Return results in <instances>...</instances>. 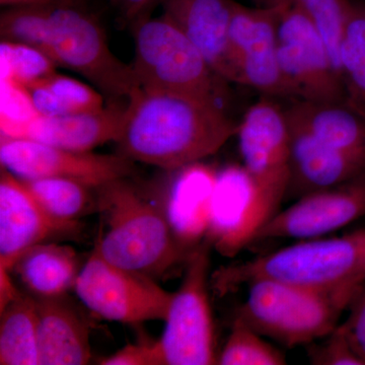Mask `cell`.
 <instances>
[{
    "label": "cell",
    "mask_w": 365,
    "mask_h": 365,
    "mask_svg": "<svg viewBox=\"0 0 365 365\" xmlns=\"http://www.w3.org/2000/svg\"><path fill=\"white\" fill-rule=\"evenodd\" d=\"M127 100L119 153L169 172L215 155L239 128L223 106L201 98L138 88Z\"/></svg>",
    "instance_id": "obj_1"
},
{
    "label": "cell",
    "mask_w": 365,
    "mask_h": 365,
    "mask_svg": "<svg viewBox=\"0 0 365 365\" xmlns=\"http://www.w3.org/2000/svg\"><path fill=\"white\" fill-rule=\"evenodd\" d=\"M260 278L321 292L362 287L365 228L340 237L300 240L251 260L223 266L212 274L210 284L225 295Z\"/></svg>",
    "instance_id": "obj_2"
},
{
    "label": "cell",
    "mask_w": 365,
    "mask_h": 365,
    "mask_svg": "<svg viewBox=\"0 0 365 365\" xmlns=\"http://www.w3.org/2000/svg\"><path fill=\"white\" fill-rule=\"evenodd\" d=\"M97 190V208L103 218L95 245L110 263L153 278L162 277L186 262L165 210L144 198L126 180Z\"/></svg>",
    "instance_id": "obj_3"
},
{
    "label": "cell",
    "mask_w": 365,
    "mask_h": 365,
    "mask_svg": "<svg viewBox=\"0 0 365 365\" xmlns=\"http://www.w3.org/2000/svg\"><path fill=\"white\" fill-rule=\"evenodd\" d=\"M235 316L287 347L309 345L333 332L360 288L321 290L260 278L251 281Z\"/></svg>",
    "instance_id": "obj_4"
},
{
    "label": "cell",
    "mask_w": 365,
    "mask_h": 365,
    "mask_svg": "<svg viewBox=\"0 0 365 365\" xmlns=\"http://www.w3.org/2000/svg\"><path fill=\"white\" fill-rule=\"evenodd\" d=\"M133 63L139 88L225 105V79L176 25L162 16L134 24Z\"/></svg>",
    "instance_id": "obj_5"
},
{
    "label": "cell",
    "mask_w": 365,
    "mask_h": 365,
    "mask_svg": "<svg viewBox=\"0 0 365 365\" xmlns=\"http://www.w3.org/2000/svg\"><path fill=\"white\" fill-rule=\"evenodd\" d=\"M38 49L57 66L85 76L109 97L128 98L139 88L132 66L115 56L102 26L76 4H48Z\"/></svg>",
    "instance_id": "obj_6"
},
{
    "label": "cell",
    "mask_w": 365,
    "mask_h": 365,
    "mask_svg": "<svg viewBox=\"0 0 365 365\" xmlns=\"http://www.w3.org/2000/svg\"><path fill=\"white\" fill-rule=\"evenodd\" d=\"M210 249L205 240L184 263V278L173 294L165 330L158 341L163 365L217 364L209 299Z\"/></svg>",
    "instance_id": "obj_7"
},
{
    "label": "cell",
    "mask_w": 365,
    "mask_h": 365,
    "mask_svg": "<svg viewBox=\"0 0 365 365\" xmlns=\"http://www.w3.org/2000/svg\"><path fill=\"white\" fill-rule=\"evenodd\" d=\"M74 290L91 313L127 325L165 322L173 299L172 292L155 278L106 260L96 245L79 271Z\"/></svg>",
    "instance_id": "obj_8"
},
{
    "label": "cell",
    "mask_w": 365,
    "mask_h": 365,
    "mask_svg": "<svg viewBox=\"0 0 365 365\" xmlns=\"http://www.w3.org/2000/svg\"><path fill=\"white\" fill-rule=\"evenodd\" d=\"M277 35L278 62L289 98L317 103L346 101L344 81L325 42L292 2L281 7Z\"/></svg>",
    "instance_id": "obj_9"
},
{
    "label": "cell",
    "mask_w": 365,
    "mask_h": 365,
    "mask_svg": "<svg viewBox=\"0 0 365 365\" xmlns=\"http://www.w3.org/2000/svg\"><path fill=\"white\" fill-rule=\"evenodd\" d=\"M237 136L242 165L260 192L267 223L280 210L289 182L290 139L284 108L269 97L262 98L244 115Z\"/></svg>",
    "instance_id": "obj_10"
},
{
    "label": "cell",
    "mask_w": 365,
    "mask_h": 365,
    "mask_svg": "<svg viewBox=\"0 0 365 365\" xmlns=\"http://www.w3.org/2000/svg\"><path fill=\"white\" fill-rule=\"evenodd\" d=\"M1 167L21 180L63 178L90 188L126 179L134 162L119 155L73 151L26 138L0 137Z\"/></svg>",
    "instance_id": "obj_11"
},
{
    "label": "cell",
    "mask_w": 365,
    "mask_h": 365,
    "mask_svg": "<svg viewBox=\"0 0 365 365\" xmlns=\"http://www.w3.org/2000/svg\"><path fill=\"white\" fill-rule=\"evenodd\" d=\"M365 216V170L350 179L314 192L278 211L254 242L324 237Z\"/></svg>",
    "instance_id": "obj_12"
},
{
    "label": "cell",
    "mask_w": 365,
    "mask_h": 365,
    "mask_svg": "<svg viewBox=\"0 0 365 365\" xmlns=\"http://www.w3.org/2000/svg\"><path fill=\"white\" fill-rule=\"evenodd\" d=\"M282 6L251 9L235 2L230 21V46L241 85L269 98H289L278 62L277 29Z\"/></svg>",
    "instance_id": "obj_13"
},
{
    "label": "cell",
    "mask_w": 365,
    "mask_h": 365,
    "mask_svg": "<svg viewBox=\"0 0 365 365\" xmlns=\"http://www.w3.org/2000/svg\"><path fill=\"white\" fill-rule=\"evenodd\" d=\"M265 222L260 192L244 165L218 170L205 239L211 248L232 258L254 242Z\"/></svg>",
    "instance_id": "obj_14"
},
{
    "label": "cell",
    "mask_w": 365,
    "mask_h": 365,
    "mask_svg": "<svg viewBox=\"0 0 365 365\" xmlns=\"http://www.w3.org/2000/svg\"><path fill=\"white\" fill-rule=\"evenodd\" d=\"M79 222L50 215L20 178L0 170V269L11 271L26 250L56 237L76 234Z\"/></svg>",
    "instance_id": "obj_15"
},
{
    "label": "cell",
    "mask_w": 365,
    "mask_h": 365,
    "mask_svg": "<svg viewBox=\"0 0 365 365\" xmlns=\"http://www.w3.org/2000/svg\"><path fill=\"white\" fill-rule=\"evenodd\" d=\"M163 16L182 31L202 53L217 76L240 83L230 40L234 0H160Z\"/></svg>",
    "instance_id": "obj_16"
},
{
    "label": "cell",
    "mask_w": 365,
    "mask_h": 365,
    "mask_svg": "<svg viewBox=\"0 0 365 365\" xmlns=\"http://www.w3.org/2000/svg\"><path fill=\"white\" fill-rule=\"evenodd\" d=\"M173 173L163 207L177 242L190 254L207 235L217 170L197 162Z\"/></svg>",
    "instance_id": "obj_17"
},
{
    "label": "cell",
    "mask_w": 365,
    "mask_h": 365,
    "mask_svg": "<svg viewBox=\"0 0 365 365\" xmlns=\"http://www.w3.org/2000/svg\"><path fill=\"white\" fill-rule=\"evenodd\" d=\"M125 118L126 106L61 116L39 115L4 137L31 139L64 150L86 153L110 141L118 143Z\"/></svg>",
    "instance_id": "obj_18"
},
{
    "label": "cell",
    "mask_w": 365,
    "mask_h": 365,
    "mask_svg": "<svg viewBox=\"0 0 365 365\" xmlns=\"http://www.w3.org/2000/svg\"><path fill=\"white\" fill-rule=\"evenodd\" d=\"M287 124L290 175L285 200L295 201L314 192L330 188L365 170V158L334 150L304 129L288 121Z\"/></svg>",
    "instance_id": "obj_19"
},
{
    "label": "cell",
    "mask_w": 365,
    "mask_h": 365,
    "mask_svg": "<svg viewBox=\"0 0 365 365\" xmlns=\"http://www.w3.org/2000/svg\"><path fill=\"white\" fill-rule=\"evenodd\" d=\"M40 365H83L91 359L90 328L64 297L36 299Z\"/></svg>",
    "instance_id": "obj_20"
},
{
    "label": "cell",
    "mask_w": 365,
    "mask_h": 365,
    "mask_svg": "<svg viewBox=\"0 0 365 365\" xmlns=\"http://www.w3.org/2000/svg\"><path fill=\"white\" fill-rule=\"evenodd\" d=\"M284 111L288 123L304 129L328 148L365 158V115L347 100L334 103L295 100Z\"/></svg>",
    "instance_id": "obj_21"
},
{
    "label": "cell",
    "mask_w": 365,
    "mask_h": 365,
    "mask_svg": "<svg viewBox=\"0 0 365 365\" xmlns=\"http://www.w3.org/2000/svg\"><path fill=\"white\" fill-rule=\"evenodd\" d=\"M81 269L76 250L47 242L26 250L11 271L34 297L52 299L74 289Z\"/></svg>",
    "instance_id": "obj_22"
},
{
    "label": "cell",
    "mask_w": 365,
    "mask_h": 365,
    "mask_svg": "<svg viewBox=\"0 0 365 365\" xmlns=\"http://www.w3.org/2000/svg\"><path fill=\"white\" fill-rule=\"evenodd\" d=\"M37 299L20 294L0 309V364L40 365Z\"/></svg>",
    "instance_id": "obj_23"
},
{
    "label": "cell",
    "mask_w": 365,
    "mask_h": 365,
    "mask_svg": "<svg viewBox=\"0 0 365 365\" xmlns=\"http://www.w3.org/2000/svg\"><path fill=\"white\" fill-rule=\"evenodd\" d=\"M42 207L56 220L79 222L81 216L97 207V197L93 188L63 178H41L21 180Z\"/></svg>",
    "instance_id": "obj_24"
},
{
    "label": "cell",
    "mask_w": 365,
    "mask_h": 365,
    "mask_svg": "<svg viewBox=\"0 0 365 365\" xmlns=\"http://www.w3.org/2000/svg\"><path fill=\"white\" fill-rule=\"evenodd\" d=\"M346 100L365 115V1H353L340 47Z\"/></svg>",
    "instance_id": "obj_25"
},
{
    "label": "cell",
    "mask_w": 365,
    "mask_h": 365,
    "mask_svg": "<svg viewBox=\"0 0 365 365\" xmlns=\"http://www.w3.org/2000/svg\"><path fill=\"white\" fill-rule=\"evenodd\" d=\"M263 337L244 319L235 314L227 342L218 355L217 364H287L284 354Z\"/></svg>",
    "instance_id": "obj_26"
},
{
    "label": "cell",
    "mask_w": 365,
    "mask_h": 365,
    "mask_svg": "<svg viewBox=\"0 0 365 365\" xmlns=\"http://www.w3.org/2000/svg\"><path fill=\"white\" fill-rule=\"evenodd\" d=\"M302 11L328 48L337 71L340 68V47L351 13V0H290ZM343 79V78H342Z\"/></svg>",
    "instance_id": "obj_27"
},
{
    "label": "cell",
    "mask_w": 365,
    "mask_h": 365,
    "mask_svg": "<svg viewBox=\"0 0 365 365\" xmlns=\"http://www.w3.org/2000/svg\"><path fill=\"white\" fill-rule=\"evenodd\" d=\"M56 64L38 48L23 43L1 41L0 72L1 79L26 86L56 72Z\"/></svg>",
    "instance_id": "obj_28"
},
{
    "label": "cell",
    "mask_w": 365,
    "mask_h": 365,
    "mask_svg": "<svg viewBox=\"0 0 365 365\" xmlns=\"http://www.w3.org/2000/svg\"><path fill=\"white\" fill-rule=\"evenodd\" d=\"M43 81L52 91L66 115L98 111L105 107L103 96L78 79L55 72L52 76L43 78Z\"/></svg>",
    "instance_id": "obj_29"
},
{
    "label": "cell",
    "mask_w": 365,
    "mask_h": 365,
    "mask_svg": "<svg viewBox=\"0 0 365 365\" xmlns=\"http://www.w3.org/2000/svg\"><path fill=\"white\" fill-rule=\"evenodd\" d=\"M1 109L0 129L1 136L9 135L14 129L39 116L32 104L26 86L11 81L1 79L0 85Z\"/></svg>",
    "instance_id": "obj_30"
},
{
    "label": "cell",
    "mask_w": 365,
    "mask_h": 365,
    "mask_svg": "<svg viewBox=\"0 0 365 365\" xmlns=\"http://www.w3.org/2000/svg\"><path fill=\"white\" fill-rule=\"evenodd\" d=\"M319 341L321 342L316 341L307 345V355L311 364L365 365L339 325L333 332Z\"/></svg>",
    "instance_id": "obj_31"
},
{
    "label": "cell",
    "mask_w": 365,
    "mask_h": 365,
    "mask_svg": "<svg viewBox=\"0 0 365 365\" xmlns=\"http://www.w3.org/2000/svg\"><path fill=\"white\" fill-rule=\"evenodd\" d=\"M348 312L347 319L339 327L365 364V284L353 297Z\"/></svg>",
    "instance_id": "obj_32"
},
{
    "label": "cell",
    "mask_w": 365,
    "mask_h": 365,
    "mask_svg": "<svg viewBox=\"0 0 365 365\" xmlns=\"http://www.w3.org/2000/svg\"><path fill=\"white\" fill-rule=\"evenodd\" d=\"M103 365H163L158 341L126 345L98 362Z\"/></svg>",
    "instance_id": "obj_33"
},
{
    "label": "cell",
    "mask_w": 365,
    "mask_h": 365,
    "mask_svg": "<svg viewBox=\"0 0 365 365\" xmlns=\"http://www.w3.org/2000/svg\"><path fill=\"white\" fill-rule=\"evenodd\" d=\"M111 2L125 20L135 24L148 16L150 9L160 4V0H111Z\"/></svg>",
    "instance_id": "obj_34"
},
{
    "label": "cell",
    "mask_w": 365,
    "mask_h": 365,
    "mask_svg": "<svg viewBox=\"0 0 365 365\" xmlns=\"http://www.w3.org/2000/svg\"><path fill=\"white\" fill-rule=\"evenodd\" d=\"M54 2L60 1L59 0H0V4L4 9H9V7L46 6V4H54Z\"/></svg>",
    "instance_id": "obj_35"
},
{
    "label": "cell",
    "mask_w": 365,
    "mask_h": 365,
    "mask_svg": "<svg viewBox=\"0 0 365 365\" xmlns=\"http://www.w3.org/2000/svg\"><path fill=\"white\" fill-rule=\"evenodd\" d=\"M260 1L264 2V4H265V6H279V4L292 2L290 0H260Z\"/></svg>",
    "instance_id": "obj_36"
},
{
    "label": "cell",
    "mask_w": 365,
    "mask_h": 365,
    "mask_svg": "<svg viewBox=\"0 0 365 365\" xmlns=\"http://www.w3.org/2000/svg\"><path fill=\"white\" fill-rule=\"evenodd\" d=\"M60 2H67V4H76V0H59Z\"/></svg>",
    "instance_id": "obj_37"
},
{
    "label": "cell",
    "mask_w": 365,
    "mask_h": 365,
    "mask_svg": "<svg viewBox=\"0 0 365 365\" xmlns=\"http://www.w3.org/2000/svg\"><path fill=\"white\" fill-rule=\"evenodd\" d=\"M364 1H365V0H364Z\"/></svg>",
    "instance_id": "obj_38"
}]
</instances>
